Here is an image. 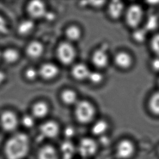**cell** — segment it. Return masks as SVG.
Masks as SVG:
<instances>
[{"mask_svg":"<svg viewBox=\"0 0 159 159\" xmlns=\"http://www.w3.org/2000/svg\"><path fill=\"white\" fill-rule=\"evenodd\" d=\"M148 107L152 114L159 116V91L151 96L149 99Z\"/></svg>","mask_w":159,"mask_h":159,"instance_id":"obj_19","label":"cell"},{"mask_svg":"<svg viewBox=\"0 0 159 159\" xmlns=\"http://www.w3.org/2000/svg\"><path fill=\"white\" fill-rule=\"evenodd\" d=\"M61 97L64 102L69 105L75 104L77 100L76 93L72 90L65 91L62 93Z\"/></svg>","mask_w":159,"mask_h":159,"instance_id":"obj_22","label":"cell"},{"mask_svg":"<svg viewBox=\"0 0 159 159\" xmlns=\"http://www.w3.org/2000/svg\"><path fill=\"white\" fill-rule=\"evenodd\" d=\"M57 54L59 59L64 64H71L75 58V50L70 43H67L60 44L58 48Z\"/></svg>","mask_w":159,"mask_h":159,"instance_id":"obj_7","label":"cell"},{"mask_svg":"<svg viewBox=\"0 0 159 159\" xmlns=\"http://www.w3.org/2000/svg\"><path fill=\"white\" fill-rule=\"evenodd\" d=\"M21 123L25 128L30 129L34 125V117L31 115H25L21 120Z\"/></svg>","mask_w":159,"mask_h":159,"instance_id":"obj_26","label":"cell"},{"mask_svg":"<svg viewBox=\"0 0 159 159\" xmlns=\"http://www.w3.org/2000/svg\"><path fill=\"white\" fill-rule=\"evenodd\" d=\"M34 27V23L31 20H25L18 26V32L20 34L26 35L30 32Z\"/></svg>","mask_w":159,"mask_h":159,"instance_id":"obj_21","label":"cell"},{"mask_svg":"<svg viewBox=\"0 0 159 159\" xmlns=\"http://www.w3.org/2000/svg\"><path fill=\"white\" fill-rule=\"evenodd\" d=\"M115 62L118 66L127 69L131 66L132 59L128 54L121 52L117 54L115 57Z\"/></svg>","mask_w":159,"mask_h":159,"instance_id":"obj_18","label":"cell"},{"mask_svg":"<svg viewBox=\"0 0 159 159\" xmlns=\"http://www.w3.org/2000/svg\"><path fill=\"white\" fill-rule=\"evenodd\" d=\"M45 16L46 18L48 20H53L54 19V14L53 13H48L47 11H46V13Z\"/></svg>","mask_w":159,"mask_h":159,"instance_id":"obj_32","label":"cell"},{"mask_svg":"<svg viewBox=\"0 0 159 159\" xmlns=\"http://www.w3.org/2000/svg\"><path fill=\"white\" fill-rule=\"evenodd\" d=\"M158 153H159V148H158Z\"/></svg>","mask_w":159,"mask_h":159,"instance_id":"obj_35","label":"cell"},{"mask_svg":"<svg viewBox=\"0 0 159 159\" xmlns=\"http://www.w3.org/2000/svg\"><path fill=\"white\" fill-rule=\"evenodd\" d=\"M95 115V109L88 102L80 101L76 104L75 117L80 123L83 125L90 123L93 120Z\"/></svg>","mask_w":159,"mask_h":159,"instance_id":"obj_4","label":"cell"},{"mask_svg":"<svg viewBox=\"0 0 159 159\" xmlns=\"http://www.w3.org/2000/svg\"><path fill=\"white\" fill-rule=\"evenodd\" d=\"M19 121L17 116L13 112L6 111L0 116V127L7 133H13L17 131Z\"/></svg>","mask_w":159,"mask_h":159,"instance_id":"obj_5","label":"cell"},{"mask_svg":"<svg viewBox=\"0 0 159 159\" xmlns=\"http://www.w3.org/2000/svg\"><path fill=\"white\" fill-rule=\"evenodd\" d=\"M43 46L41 43L34 41L28 45L27 48V53L31 58H38L43 53Z\"/></svg>","mask_w":159,"mask_h":159,"instance_id":"obj_17","label":"cell"},{"mask_svg":"<svg viewBox=\"0 0 159 159\" xmlns=\"http://www.w3.org/2000/svg\"><path fill=\"white\" fill-rule=\"evenodd\" d=\"M66 37L71 41L77 40L80 37V30L75 26H71L66 30Z\"/></svg>","mask_w":159,"mask_h":159,"instance_id":"obj_24","label":"cell"},{"mask_svg":"<svg viewBox=\"0 0 159 159\" xmlns=\"http://www.w3.org/2000/svg\"><path fill=\"white\" fill-rule=\"evenodd\" d=\"M37 159H59V154L53 146L43 144L37 151Z\"/></svg>","mask_w":159,"mask_h":159,"instance_id":"obj_9","label":"cell"},{"mask_svg":"<svg viewBox=\"0 0 159 159\" xmlns=\"http://www.w3.org/2000/svg\"><path fill=\"white\" fill-rule=\"evenodd\" d=\"M104 2V1H93V4L95 6H100L102 5Z\"/></svg>","mask_w":159,"mask_h":159,"instance_id":"obj_34","label":"cell"},{"mask_svg":"<svg viewBox=\"0 0 159 159\" xmlns=\"http://www.w3.org/2000/svg\"><path fill=\"white\" fill-rule=\"evenodd\" d=\"M2 57L7 62L13 63L17 60L19 58V54L15 50L7 49L3 52Z\"/></svg>","mask_w":159,"mask_h":159,"instance_id":"obj_23","label":"cell"},{"mask_svg":"<svg viewBox=\"0 0 159 159\" xmlns=\"http://www.w3.org/2000/svg\"><path fill=\"white\" fill-rule=\"evenodd\" d=\"M109 128V125L106 120H99L93 123L91 131L94 136L103 137L107 134Z\"/></svg>","mask_w":159,"mask_h":159,"instance_id":"obj_12","label":"cell"},{"mask_svg":"<svg viewBox=\"0 0 159 159\" xmlns=\"http://www.w3.org/2000/svg\"><path fill=\"white\" fill-rule=\"evenodd\" d=\"M31 148L30 136L24 131H16L7 136L2 143L1 153L4 159H26Z\"/></svg>","mask_w":159,"mask_h":159,"instance_id":"obj_1","label":"cell"},{"mask_svg":"<svg viewBox=\"0 0 159 159\" xmlns=\"http://www.w3.org/2000/svg\"><path fill=\"white\" fill-rule=\"evenodd\" d=\"M151 48L153 52L159 57V33L154 35L151 39Z\"/></svg>","mask_w":159,"mask_h":159,"instance_id":"obj_27","label":"cell"},{"mask_svg":"<svg viewBox=\"0 0 159 159\" xmlns=\"http://www.w3.org/2000/svg\"><path fill=\"white\" fill-rule=\"evenodd\" d=\"M159 25V17L155 14H151L147 17L146 24L145 30L148 31H153L158 27Z\"/></svg>","mask_w":159,"mask_h":159,"instance_id":"obj_20","label":"cell"},{"mask_svg":"<svg viewBox=\"0 0 159 159\" xmlns=\"http://www.w3.org/2000/svg\"><path fill=\"white\" fill-rule=\"evenodd\" d=\"M28 11L29 14L34 18L44 16L46 13L45 5L40 1H31L28 4Z\"/></svg>","mask_w":159,"mask_h":159,"instance_id":"obj_11","label":"cell"},{"mask_svg":"<svg viewBox=\"0 0 159 159\" xmlns=\"http://www.w3.org/2000/svg\"><path fill=\"white\" fill-rule=\"evenodd\" d=\"M147 31L145 28L138 29L134 32L133 38L134 40L139 43H142L146 39Z\"/></svg>","mask_w":159,"mask_h":159,"instance_id":"obj_25","label":"cell"},{"mask_svg":"<svg viewBox=\"0 0 159 159\" xmlns=\"http://www.w3.org/2000/svg\"><path fill=\"white\" fill-rule=\"evenodd\" d=\"M8 32V29L7 27L6 22L5 20L0 16V33L6 34Z\"/></svg>","mask_w":159,"mask_h":159,"instance_id":"obj_30","label":"cell"},{"mask_svg":"<svg viewBox=\"0 0 159 159\" xmlns=\"http://www.w3.org/2000/svg\"><path fill=\"white\" fill-rule=\"evenodd\" d=\"M151 67L156 72H159V57L154 58L151 61Z\"/></svg>","mask_w":159,"mask_h":159,"instance_id":"obj_31","label":"cell"},{"mask_svg":"<svg viewBox=\"0 0 159 159\" xmlns=\"http://www.w3.org/2000/svg\"><path fill=\"white\" fill-rule=\"evenodd\" d=\"M88 78L93 83H99L103 80V76L99 72H90Z\"/></svg>","mask_w":159,"mask_h":159,"instance_id":"obj_28","label":"cell"},{"mask_svg":"<svg viewBox=\"0 0 159 159\" xmlns=\"http://www.w3.org/2000/svg\"><path fill=\"white\" fill-rule=\"evenodd\" d=\"M107 44H104L94 53L93 57V62L96 66L103 68L107 66L108 62Z\"/></svg>","mask_w":159,"mask_h":159,"instance_id":"obj_10","label":"cell"},{"mask_svg":"<svg viewBox=\"0 0 159 159\" xmlns=\"http://www.w3.org/2000/svg\"><path fill=\"white\" fill-rule=\"evenodd\" d=\"M72 75L77 80H82L88 78L90 71L85 65L79 64L75 65L72 69Z\"/></svg>","mask_w":159,"mask_h":159,"instance_id":"obj_14","label":"cell"},{"mask_svg":"<svg viewBox=\"0 0 159 159\" xmlns=\"http://www.w3.org/2000/svg\"><path fill=\"white\" fill-rule=\"evenodd\" d=\"M48 107L43 102L35 104L32 109L33 116L34 118H43L48 115Z\"/></svg>","mask_w":159,"mask_h":159,"instance_id":"obj_15","label":"cell"},{"mask_svg":"<svg viewBox=\"0 0 159 159\" xmlns=\"http://www.w3.org/2000/svg\"><path fill=\"white\" fill-rule=\"evenodd\" d=\"M39 134L42 138L52 140L59 135L60 129L57 123L53 120H48L43 123L39 127Z\"/></svg>","mask_w":159,"mask_h":159,"instance_id":"obj_6","label":"cell"},{"mask_svg":"<svg viewBox=\"0 0 159 159\" xmlns=\"http://www.w3.org/2000/svg\"><path fill=\"white\" fill-rule=\"evenodd\" d=\"M39 72L33 68L28 69L26 72V77L28 78V80H33L36 78L37 75H38Z\"/></svg>","mask_w":159,"mask_h":159,"instance_id":"obj_29","label":"cell"},{"mask_svg":"<svg viewBox=\"0 0 159 159\" xmlns=\"http://www.w3.org/2000/svg\"><path fill=\"white\" fill-rule=\"evenodd\" d=\"M135 153V144L128 138L118 140L115 147L114 153L117 159H131Z\"/></svg>","mask_w":159,"mask_h":159,"instance_id":"obj_3","label":"cell"},{"mask_svg":"<svg viewBox=\"0 0 159 159\" xmlns=\"http://www.w3.org/2000/svg\"><path fill=\"white\" fill-rule=\"evenodd\" d=\"M5 79V75L4 73L1 71H0V84H2V82L4 81Z\"/></svg>","mask_w":159,"mask_h":159,"instance_id":"obj_33","label":"cell"},{"mask_svg":"<svg viewBox=\"0 0 159 159\" xmlns=\"http://www.w3.org/2000/svg\"><path fill=\"white\" fill-rule=\"evenodd\" d=\"M77 149L78 153L83 159H90L97 154L99 144L94 138L86 136L80 140Z\"/></svg>","mask_w":159,"mask_h":159,"instance_id":"obj_2","label":"cell"},{"mask_svg":"<svg viewBox=\"0 0 159 159\" xmlns=\"http://www.w3.org/2000/svg\"><path fill=\"white\" fill-rule=\"evenodd\" d=\"M123 9L124 6L122 2L114 1L110 4L109 6V13L112 18L115 19H118L122 15Z\"/></svg>","mask_w":159,"mask_h":159,"instance_id":"obj_16","label":"cell"},{"mask_svg":"<svg viewBox=\"0 0 159 159\" xmlns=\"http://www.w3.org/2000/svg\"><path fill=\"white\" fill-rule=\"evenodd\" d=\"M0 57H1V54H0Z\"/></svg>","mask_w":159,"mask_h":159,"instance_id":"obj_37","label":"cell"},{"mask_svg":"<svg viewBox=\"0 0 159 159\" xmlns=\"http://www.w3.org/2000/svg\"><path fill=\"white\" fill-rule=\"evenodd\" d=\"M158 85H159V80H158Z\"/></svg>","mask_w":159,"mask_h":159,"instance_id":"obj_36","label":"cell"},{"mask_svg":"<svg viewBox=\"0 0 159 159\" xmlns=\"http://www.w3.org/2000/svg\"><path fill=\"white\" fill-rule=\"evenodd\" d=\"M142 8L138 4H133L129 7L126 13V21L128 25L136 27L140 25L143 18Z\"/></svg>","mask_w":159,"mask_h":159,"instance_id":"obj_8","label":"cell"},{"mask_svg":"<svg viewBox=\"0 0 159 159\" xmlns=\"http://www.w3.org/2000/svg\"><path fill=\"white\" fill-rule=\"evenodd\" d=\"M58 73V69L55 65L45 64L43 65L39 71V74L45 79L49 80L55 77Z\"/></svg>","mask_w":159,"mask_h":159,"instance_id":"obj_13","label":"cell"}]
</instances>
